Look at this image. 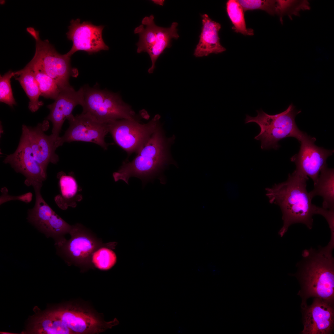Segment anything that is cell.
<instances>
[{"mask_svg": "<svg viewBox=\"0 0 334 334\" xmlns=\"http://www.w3.org/2000/svg\"><path fill=\"white\" fill-rule=\"evenodd\" d=\"M36 316L28 333L38 334H71L73 332L50 310Z\"/></svg>", "mask_w": 334, "mask_h": 334, "instance_id": "cell-19", "label": "cell"}, {"mask_svg": "<svg viewBox=\"0 0 334 334\" xmlns=\"http://www.w3.org/2000/svg\"><path fill=\"white\" fill-rule=\"evenodd\" d=\"M316 138L305 134L300 141V149L298 153L292 156L291 161L296 166L295 170L313 180L314 184L318 179L321 170L327 165L328 157L334 152L333 150L325 149L316 145Z\"/></svg>", "mask_w": 334, "mask_h": 334, "instance_id": "cell-12", "label": "cell"}, {"mask_svg": "<svg viewBox=\"0 0 334 334\" xmlns=\"http://www.w3.org/2000/svg\"><path fill=\"white\" fill-rule=\"evenodd\" d=\"M334 242L330 241L325 247L303 251L296 275L301 286L298 293L302 298L301 306L306 305L307 300L311 297L334 302Z\"/></svg>", "mask_w": 334, "mask_h": 334, "instance_id": "cell-1", "label": "cell"}, {"mask_svg": "<svg viewBox=\"0 0 334 334\" xmlns=\"http://www.w3.org/2000/svg\"><path fill=\"white\" fill-rule=\"evenodd\" d=\"M15 75V72L9 71L0 77V101L11 107L16 104L11 84V79Z\"/></svg>", "mask_w": 334, "mask_h": 334, "instance_id": "cell-27", "label": "cell"}, {"mask_svg": "<svg viewBox=\"0 0 334 334\" xmlns=\"http://www.w3.org/2000/svg\"><path fill=\"white\" fill-rule=\"evenodd\" d=\"M311 304L301 307L303 334H329L334 326V302L314 298Z\"/></svg>", "mask_w": 334, "mask_h": 334, "instance_id": "cell-14", "label": "cell"}, {"mask_svg": "<svg viewBox=\"0 0 334 334\" xmlns=\"http://www.w3.org/2000/svg\"><path fill=\"white\" fill-rule=\"evenodd\" d=\"M19 146L15 152L4 161L10 164L17 172L26 177L25 183L30 186L34 182L42 183L46 178V172L33 156L28 135V126L23 125Z\"/></svg>", "mask_w": 334, "mask_h": 334, "instance_id": "cell-13", "label": "cell"}, {"mask_svg": "<svg viewBox=\"0 0 334 334\" xmlns=\"http://www.w3.org/2000/svg\"><path fill=\"white\" fill-rule=\"evenodd\" d=\"M58 177L61 195L55 197L56 203L63 209H66L68 206L75 207L76 202L82 198L80 195L78 194V186L75 179L73 176L62 172L58 174Z\"/></svg>", "mask_w": 334, "mask_h": 334, "instance_id": "cell-22", "label": "cell"}, {"mask_svg": "<svg viewBox=\"0 0 334 334\" xmlns=\"http://www.w3.org/2000/svg\"><path fill=\"white\" fill-rule=\"evenodd\" d=\"M320 172L314 189L309 194L312 199L316 196H321L323 199V208L334 209V169L329 168L326 165Z\"/></svg>", "mask_w": 334, "mask_h": 334, "instance_id": "cell-20", "label": "cell"}, {"mask_svg": "<svg viewBox=\"0 0 334 334\" xmlns=\"http://www.w3.org/2000/svg\"><path fill=\"white\" fill-rule=\"evenodd\" d=\"M84 88L83 113L105 123L120 119L137 120L131 106L118 94L96 88Z\"/></svg>", "mask_w": 334, "mask_h": 334, "instance_id": "cell-5", "label": "cell"}, {"mask_svg": "<svg viewBox=\"0 0 334 334\" xmlns=\"http://www.w3.org/2000/svg\"><path fill=\"white\" fill-rule=\"evenodd\" d=\"M27 32L36 42V51L34 57L42 66L45 72L56 82L60 90L71 85L70 77L75 75V68L71 67V57L65 54L59 53L48 40H42L39 32L32 27L26 29Z\"/></svg>", "mask_w": 334, "mask_h": 334, "instance_id": "cell-7", "label": "cell"}, {"mask_svg": "<svg viewBox=\"0 0 334 334\" xmlns=\"http://www.w3.org/2000/svg\"><path fill=\"white\" fill-rule=\"evenodd\" d=\"M69 126L64 134L59 137L55 143L56 149L65 142L82 141L96 144L106 150L109 145L105 140L109 133L108 123L99 122L89 115L83 112L67 118Z\"/></svg>", "mask_w": 334, "mask_h": 334, "instance_id": "cell-10", "label": "cell"}, {"mask_svg": "<svg viewBox=\"0 0 334 334\" xmlns=\"http://www.w3.org/2000/svg\"><path fill=\"white\" fill-rule=\"evenodd\" d=\"M141 23L142 24L134 30V33L139 36V41L136 44L137 52L138 53L146 52L149 54L152 64L148 72L152 74L158 58L166 48L170 47L172 39H177L179 37L177 28L178 24L174 22L168 28L157 26L154 22L153 15L144 17Z\"/></svg>", "mask_w": 334, "mask_h": 334, "instance_id": "cell-6", "label": "cell"}, {"mask_svg": "<svg viewBox=\"0 0 334 334\" xmlns=\"http://www.w3.org/2000/svg\"><path fill=\"white\" fill-rule=\"evenodd\" d=\"M152 1L155 3L160 5H163L164 2V0H153Z\"/></svg>", "mask_w": 334, "mask_h": 334, "instance_id": "cell-30", "label": "cell"}, {"mask_svg": "<svg viewBox=\"0 0 334 334\" xmlns=\"http://www.w3.org/2000/svg\"><path fill=\"white\" fill-rule=\"evenodd\" d=\"M14 77L29 99V109L32 112L37 111L43 103L39 100L41 92L32 71L26 66L21 70L15 72Z\"/></svg>", "mask_w": 334, "mask_h": 334, "instance_id": "cell-21", "label": "cell"}, {"mask_svg": "<svg viewBox=\"0 0 334 334\" xmlns=\"http://www.w3.org/2000/svg\"><path fill=\"white\" fill-rule=\"evenodd\" d=\"M160 118L156 115L145 124L139 123L137 120L113 121L108 123L109 133L115 143L129 156L136 153L161 125Z\"/></svg>", "mask_w": 334, "mask_h": 334, "instance_id": "cell-8", "label": "cell"}, {"mask_svg": "<svg viewBox=\"0 0 334 334\" xmlns=\"http://www.w3.org/2000/svg\"><path fill=\"white\" fill-rule=\"evenodd\" d=\"M69 233V240L63 238L56 241V244L63 255L71 260L79 263L88 262L94 252L102 246L101 243L78 226H73Z\"/></svg>", "mask_w": 334, "mask_h": 334, "instance_id": "cell-16", "label": "cell"}, {"mask_svg": "<svg viewBox=\"0 0 334 334\" xmlns=\"http://www.w3.org/2000/svg\"><path fill=\"white\" fill-rule=\"evenodd\" d=\"M257 112L255 117L247 115L245 123L254 122L259 126L260 132L254 138L261 141L262 149H277L278 142L288 137L295 138L299 142L305 133L299 129L295 121L296 116L301 111L296 110L292 104L284 111L275 115L268 114L262 109Z\"/></svg>", "mask_w": 334, "mask_h": 334, "instance_id": "cell-4", "label": "cell"}, {"mask_svg": "<svg viewBox=\"0 0 334 334\" xmlns=\"http://www.w3.org/2000/svg\"><path fill=\"white\" fill-rule=\"evenodd\" d=\"M50 310L74 334H98L119 323L116 318L105 321L93 311L78 305L70 304Z\"/></svg>", "mask_w": 334, "mask_h": 334, "instance_id": "cell-9", "label": "cell"}, {"mask_svg": "<svg viewBox=\"0 0 334 334\" xmlns=\"http://www.w3.org/2000/svg\"><path fill=\"white\" fill-rule=\"evenodd\" d=\"M45 121L36 127H28V135L32 153L34 158L42 167L46 170L48 164L51 162L56 164L59 161L58 155L55 153V142L51 136L46 135L44 132V128L48 125Z\"/></svg>", "mask_w": 334, "mask_h": 334, "instance_id": "cell-17", "label": "cell"}, {"mask_svg": "<svg viewBox=\"0 0 334 334\" xmlns=\"http://www.w3.org/2000/svg\"><path fill=\"white\" fill-rule=\"evenodd\" d=\"M226 10L228 15L233 25L232 29L235 32L244 35H254V30L246 27L244 11L238 0L228 1L226 3Z\"/></svg>", "mask_w": 334, "mask_h": 334, "instance_id": "cell-24", "label": "cell"}, {"mask_svg": "<svg viewBox=\"0 0 334 334\" xmlns=\"http://www.w3.org/2000/svg\"><path fill=\"white\" fill-rule=\"evenodd\" d=\"M174 138H167L161 125L136 153L133 160L124 161L113 173L115 182L122 180L129 184L130 178H140L143 183L157 176L169 163L170 148Z\"/></svg>", "mask_w": 334, "mask_h": 334, "instance_id": "cell-3", "label": "cell"}, {"mask_svg": "<svg viewBox=\"0 0 334 334\" xmlns=\"http://www.w3.org/2000/svg\"><path fill=\"white\" fill-rule=\"evenodd\" d=\"M91 260L97 268L103 270L111 268L116 263L117 257L111 250L101 246L93 253Z\"/></svg>", "mask_w": 334, "mask_h": 334, "instance_id": "cell-25", "label": "cell"}, {"mask_svg": "<svg viewBox=\"0 0 334 334\" xmlns=\"http://www.w3.org/2000/svg\"><path fill=\"white\" fill-rule=\"evenodd\" d=\"M308 179L295 170L286 181L266 189L270 203L278 205L282 212L283 225L278 233L281 237L294 224H304L310 229L312 228L315 205L306 190Z\"/></svg>", "mask_w": 334, "mask_h": 334, "instance_id": "cell-2", "label": "cell"}, {"mask_svg": "<svg viewBox=\"0 0 334 334\" xmlns=\"http://www.w3.org/2000/svg\"><path fill=\"white\" fill-rule=\"evenodd\" d=\"M32 71L38 84L41 96L55 100L60 90L55 81L45 72L42 66L34 57L26 65Z\"/></svg>", "mask_w": 334, "mask_h": 334, "instance_id": "cell-23", "label": "cell"}, {"mask_svg": "<svg viewBox=\"0 0 334 334\" xmlns=\"http://www.w3.org/2000/svg\"><path fill=\"white\" fill-rule=\"evenodd\" d=\"M80 19H72L68 27L66 35L68 39L72 42V47L65 54L71 57L77 51H82L91 54L100 51L108 50L109 47L105 44L102 37L103 25L96 26L91 22Z\"/></svg>", "mask_w": 334, "mask_h": 334, "instance_id": "cell-11", "label": "cell"}, {"mask_svg": "<svg viewBox=\"0 0 334 334\" xmlns=\"http://www.w3.org/2000/svg\"><path fill=\"white\" fill-rule=\"evenodd\" d=\"M84 87L75 91L71 86L60 90L59 93L52 104L47 106L50 113L46 118L53 124L50 135L55 141L66 119L72 114V112L77 105H82L84 99Z\"/></svg>", "mask_w": 334, "mask_h": 334, "instance_id": "cell-15", "label": "cell"}, {"mask_svg": "<svg viewBox=\"0 0 334 334\" xmlns=\"http://www.w3.org/2000/svg\"><path fill=\"white\" fill-rule=\"evenodd\" d=\"M315 214H320L326 220L330 229L331 233H334V209H328L315 205Z\"/></svg>", "mask_w": 334, "mask_h": 334, "instance_id": "cell-29", "label": "cell"}, {"mask_svg": "<svg viewBox=\"0 0 334 334\" xmlns=\"http://www.w3.org/2000/svg\"><path fill=\"white\" fill-rule=\"evenodd\" d=\"M309 3L307 1L276 0V12L283 22L284 15H287L291 18L292 15H298L301 10L308 9Z\"/></svg>", "mask_w": 334, "mask_h": 334, "instance_id": "cell-26", "label": "cell"}, {"mask_svg": "<svg viewBox=\"0 0 334 334\" xmlns=\"http://www.w3.org/2000/svg\"><path fill=\"white\" fill-rule=\"evenodd\" d=\"M202 17L203 26L199 42L195 50V56L202 57L225 51V48L220 42L218 32L221 24L212 20L206 14L203 15Z\"/></svg>", "mask_w": 334, "mask_h": 334, "instance_id": "cell-18", "label": "cell"}, {"mask_svg": "<svg viewBox=\"0 0 334 334\" xmlns=\"http://www.w3.org/2000/svg\"><path fill=\"white\" fill-rule=\"evenodd\" d=\"M244 12L249 10L260 9L266 11L271 15L276 14V0H238Z\"/></svg>", "mask_w": 334, "mask_h": 334, "instance_id": "cell-28", "label": "cell"}]
</instances>
